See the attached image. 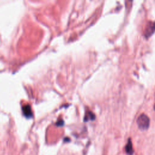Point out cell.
<instances>
[{
    "label": "cell",
    "mask_w": 155,
    "mask_h": 155,
    "mask_svg": "<svg viewBox=\"0 0 155 155\" xmlns=\"http://www.w3.org/2000/svg\"><path fill=\"white\" fill-rule=\"evenodd\" d=\"M137 124L140 130H146L150 125V119L146 115L142 114L137 119Z\"/></svg>",
    "instance_id": "1"
},
{
    "label": "cell",
    "mask_w": 155,
    "mask_h": 155,
    "mask_svg": "<svg viewBox=\"0 0 155 155\" xmlns=\"http://www.w3.org/2000/svg\"><path fill=\"white\" fill-rule=\"evenodd\" d=\"M154 32V23L153 22H149V23L147 26L144 35L146 37H149L150 35H152Z\"/></svg>",
    "instance_id": "2"
},
{
    "label": "cell",
    "mask_w": 155,
    "mask_h": 155,
    "mask_svg": "<svg viewBox=\"0 0 155 155\" xmlns=\"http://www.w3.org/2000/svg\"><path fill=\"white\" fill-rule=\"evenodd\" d=\"M125 152L128 155H133V144H132V142L130 138L128 140V142H127V145L125 146Z\"/></svg>",
    "instance_id": "3"
},
{
    "label": "cell",
    "mask_w": 155,
    "mask_h": 155,
    "mask_svg": "<svg viewBox=\"0 0 155 155\" xmlns=\"http://www.w3.org/2000/svg\"><path fill=\"white\" fill-rule=\"evenodd\" d=\"M23 113L26 117L29 118V117H31V116H32V110H31L30 106H29V105H26V106H24L23 107Z\"/></svg>",
    "instance_id": "4"
},
{
    "label": "cell",
    "mask_w": 155,
    "mask_h": 155,
    "mask_svg": "<svg viewBox=\"0 0 155 155\" xmlns=\"http://www.w3.org/2000/svg\"><path fill=\"white\" fill-rule=\"evenodd\" d=\"M95 119V115L92 112H88L84 118V121H88V120H94Z\"/></svg>",
    "instance_id": "5"
},
{
    "label": "cell",
    "mask_w": 155,
    "mask_h": 155,
    "mask_svg": "<svg viewBox=\"0 0 155 155\" xmlns=\"http://www.w3.org/2000/svg\"><path fill=\"white\" fill-rule=\"evenodd\" d=\"M56 125L57 126H59V127H61V126H63L64 125V121L63 120H60V121H58L57 123H56Z\"/></svg>",
    "instance_id": "6"
}]
</instances>
